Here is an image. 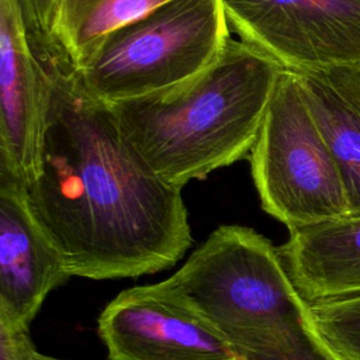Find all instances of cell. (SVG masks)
<instances>
[{"instance_id": "30bf717a", "label": "cell", "mask_w": 360, "mask_h": 360, "mask_svg": "<svg viewBox=\"0 0 360 360\" xmlns=\"http://www.w3.org/2000/svg\"><path fill=\"white\" fill-rule=\"evenodd\" d=\"M281 263L307 302L360 294V217L288 229Z\"/></svg>"}, {"instance_id": "9a60e30c", "label": "cell", "mask_w": 360, "mask_h": 360, "mask_svg": "<svg viewBox=\"0 0 360 360\" xmlns=\"http://www.w3.org/2000/svg\"><path fill=\"white\" fill-rule=\"evenodd\" d=\"M30 343L32 340L28 330H13L0 325V360H24Z\"/></svg>"}, {"instance_id": "52a82bcc", "label": "cell", "mask_w": 360, "mask_h": 360, "mask_svg": "<svg viewBox=\"0 0 360 360\" xmlns=\"http://www.w3.org/2000/svg\"><path fill=\"white\" fill-rule=\"evenodd\" d=\"M97 328L108 360H235L217 329L162 283L121 291Z\"/></svg>"}, {"instance_id": "277c9868", "label": "cell", "mask_w": 360, "mask_h": 360, "mask_svg": "<svg viewBox=\"0 0 360 360\" xmlns=\"http://www.w3.org/2000/svg\"><path fill=\"white\" fill-rule=\"evenodd\" d=\"M231 39L221 0H173L110 34L75 70L83 89L111 107L187 86Z\"/></svg>"}, {"instance_id": "8992f818", "label": "cell", "mask_w": 360, "mask_h": 360, "mask_svg": "<svg viewBox=\"0 0 360 360\" xmlns=\"http://www.w3.org/2000/svg\"><path fill=\"white\" fill-rule=\"evenodd\" d=\"M242 42L294 73L360 69V0H221Z\"/></svg>"}, {"instance_id": "9c48e42d", "label": "cell", "mask_w": 360, "mask_h": 360, "mask_svg": "<svg viewBox=\"0 0 360 360\" xmlns=\"http://www.w3.org/2000/svg\"><path fill=\"white\" fill-rule=\"evenodd\" d=\"M72 277L35 221L24 187L0 174V325L28 330L48 294Z\"/></svg>"}, {"instance_id": "3957f363", "label": "cell", "mask_w": 360, "mask_h": 360, "mask_svg": "<svg viewBox=\"0 0 360 360\" xmlns=\"http://www.w3.org/2000/svg\"><path fill=\"white\" fill-rule=\"evenodd\" d=\"M160 283L217 329L235 360H340L318 333L277 246L252 228L218 226Z\"/></svg>"}, {"instance_id": "7c38bea8", "label": "cell", "mask_w": 360, "mask_h": 360, "mask_svg": "<svg viewBox=\"0 0 360 360\" xmlns=\"http://www.w3.org/2000/svg\"><path fill=\"white\" fill-rule=\"evenodd\" d=\"M173 0H60L53 41L60 60L80 69L114 31Z\"/></svg>"}, {"instance_id": "6da1fadb", "label": "cell", "mask_w": 360, "mask_h": 360, "mask_svg": "<svg viewBox=\"0 0 360 360\" xmlns=\"http://www.w3.org/2000/svg\"><path fill=\"white\" fill-rule=\"evenodd\" d=\"M51 101L28 207L70 276L114 280L173 267L193 243L180 188L162 181L76 70L48 65Z\"/></svg>"}, {"instance_id": "2e32d148", "label": "cell", "mask_w": 360, "mask_h": 360, "mask_svg": "<svg viewBox=\"0 0 360 360\" xmlns=\"http://www.w3.org/2000/svg\"><path fill=\"white\" fill-rule=\"evenodd\" d=\"M326 72L360 108V69H333Z\"/></svg>"}, {"instance_id": "7a4b0ae2", "label": "cell", "mask_w": 360, "mask_h": 360, "mask_svg": "<svg viewBox=\"0 0 360 360\" xmlns=\"http://www.w3.org/2000/svg\"><path fill=\"white\" fill-rule=\"evenodd\" d=\"M283 70L253 46L231 39L187 86L111 110L148 167L181 190L250 156Z\"/></svg>"}, {"instance_id": "8fae6325", "label": "cell", "mask_w": 360, "mask_h": 360, "mask_svg": "<svg viewBox=\"0 0 360 360\" xmlns=\"http://www.w3.org/2000/svg\"><path fill=\"white\" fill-rule=\"evenodd\" d=\"M295 75L339 169L349 217H360V108L328 72Z\"/></svg>"}, {"instance_id": "5bb4252c", "label": "cell", "mask_w": 360, "mask_h": 360, "mask_svg": "<svg viewBox=\"0 0 360 360\" xmlns=\"http://www.w3.org/2000/svg\"><path fill=\"white\" fill-rule=\"evenodd\" d=\"M28 42L45 65L60 59L53 41V28L60 0H15Z\"/></svg>"}, {"instance_id": "4fadbf2b", "label": "cell", "mask_w": 360, "mask_h": 360, "mask_svg": "<svg viewBox=\"0 0 360 360\" xmlns=\"http://www.w3.org/2000/svg\"><path fill=\"white\" fill-rule=\"evenodd\" d=\"M314 325L340 360H360V294L308 302Z\"/></svg>"}, {"instance_id": "e0dca14e", "label": "cell", "mask_w": 360, "mask_h": 360, "mask_svg": "<svg viewBox=\"0 0 360 360\" xmlns=\"http://www.w3.org/2000/svg\"><path fill=\"white\" fill-rule=\"evenodd\" d=\"M24 360H62V359H56V357H51V356L42 354V353H39V352L35 350L34 343H30L28 347H27V350H25ZM107 360H108V359H107Z\"/></svg>"}, {"instance_id": "5b68a950", "label": "cell", "mask_w": 360, "mask_h": 360, "mask_svg": "<svg viewBox=\"0 0 360 360\" xmlns=\"http://www.w3.org/2000/svg\"><path fill=\"white\" fill-rule=\"evenodd\" d=\"M249 160L262 208L288 229L349 217L339 169L295 73L280 75Z\"/></svg>"}, {"instance_id": "ba28073f", "label": "cell", "mask_w": 360, "mask_h": 360, "mask_svg": "<svg viewBox=\"0 0 360 360\" xmlns=\"http://www.w3.org/2000/svg\"><path fill=\"white\" fill-rule=\"evenodd\" d=\"M51 86L17 1L0 0V174L22 187L41 172Z\"/></svg>"}]
</instances>
